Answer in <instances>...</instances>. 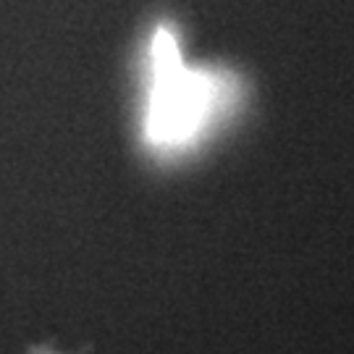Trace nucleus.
<instances>
[{"instance_id": "nucleus-1", "label": "nucleus", "mask_w": 354, "mask_h": 354, "mask_svg": "<svg viewBox=\"0 0 354 354\" xmlns=\"http://www.w3.org/2000/svg\"><path fill=\"white\" fill-rule=\"evenodd\" d=\"M147 95L142 134L152 152L178 155L192 150L226 115L234 100L228 76L189 68L181 58L174 29H155L145 58Z\"/></svg>"}]
</instances>
